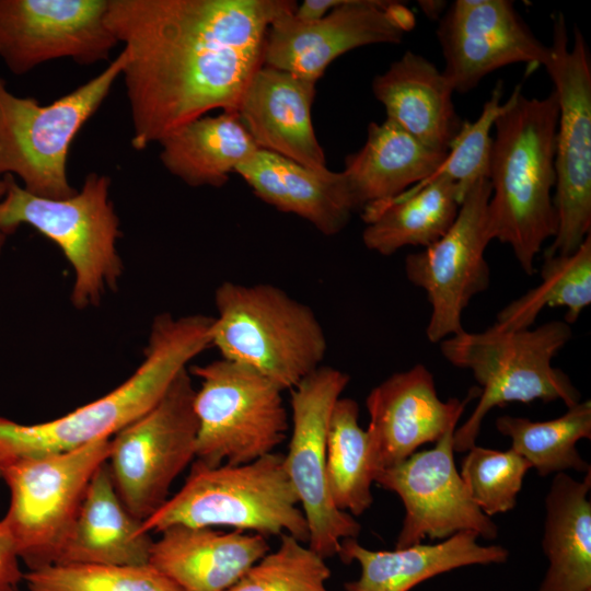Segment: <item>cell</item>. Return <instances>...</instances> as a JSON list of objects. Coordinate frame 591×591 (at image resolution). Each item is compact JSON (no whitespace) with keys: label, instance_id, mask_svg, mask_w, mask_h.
Segmentation results:
<instances>
[{"label":"cell","instance_id":"9a60e30c","mask_svg":"<svg viewBox=\"0 0 591 591\" xmlns=\"http://www.w3.org/2000/svg\"><path fill=\"white\" fill-rule=\"evenodd\" d=\"M293 12L270 24L263 65L314 82L343 54L372 44H398L416 24L407 5L386 0H338L312 21L297 19Z\"/></svg>","mask_w":591,"mask_h":591},{"label":"cell","instance_id":"d4e9b609","mask_svg":"<svg viewBox=\"0 0 591 591\" xmlns=\"http://www.w3.org/2000/svg\"><path fill=\"white\" fill-rule=\"evenodd\" d=\"M119 498L108 463L94 473L56 565H148L153 544Z\"/></svg>","mask_w":591,"mask_h":591},{"label":"cell","instance_id":"4fadbf2b","mask_svg":"<svg viewBox=\"0 0 591 591\" xmlns=\"http://www.w3.org/2000/svg\"><path fill=\"white\" fill-rule=\"evenodd\" d=\"M350 376L321 366L291 391V436L285 466L309 526V547L328 558L338 555L341 542L356 538L360 524L339 510L329 494L326 442L331 414Z\"/></svg>","mask_w":591,"mask_h":591},{"label":"cell","instance_id":"83f0119b","mask_svg":"<svg viewBox=\"0 0 591 591\" xmlns=\"http://www.w3.org/2000/svg\"><path fill=\"white\" fill-rule=\"evenodd\" d=\"M464 198L456 184L436 179L414 186L386 201L364 207L366 247L389 256L405 246L424 248L439 240L454 222Z\"/></svg>","mask_w":591,"mask_h":591},{"label":"cell","instance_id":"8d00e7d4","mask_svg":"<svg viewBox=\"0 0 591 591\" xmlns=\"http://www.w3.org/2000/svg\"><path fill=\"white\" fill-rule=\"evenodd\" d=\"M19 560L12 542L0 525V591H20L24 573Z\"/></svg>","mask_w":591,"mask_h":591},{"label":"cell","instance_id":"7402d4cb","mask_svg":"<svg viewBox=\"0 0 591 591\" xmlns=\"http://www.w3.org/2000/svg\"><path fill=\"white\" fill-rule=\"evenodd\" d=\"M237 173L264 202L335 235L357 211L341 172L312 170L279 154L258 150Z\"/></svg>","mask_w":591,"mask_h":591},{"label":"cell","instance_id":"ab89813d","mask_svg":"<svg viewBox=\"0 0 591 591\" xmlns=\"http://www.w3.org/2000/svg\"><path fill=\"white\" fill-rule=\"evenodd\" d=\"M0 477H1V474H0Z\"/></svg>","mask_w":591,"mask_h":591},{"label":"cell","instance_id":"ac0fdd59","mask_svg":"<svg viewBox=\"0 0 591 591\" xmlns=\"http://www.w3.org/2000/svg\"><path fill=\"white\" fill-rule=\"evenodd\" d=\"M442 73L454 93H467L489 73L513 63L542 66L547 45L510 0H456L439 19Z\"/></svg>","mask_w":591,"mask_h":591},{"label":"cell","instance_id":"6da1fadb","mask_svg":"<svg viewBox=\"0 0 591 591\" xmlns=\"http://www.w3.org/2000/svg\"><path fill=\"white\" fill-rule=\"evenodd\" d=\"M293 0H108L106 24L124 45L121 76L143 150L211 109L237 112L264 63L268 28Z\"/></svg>","mask_w":591,"mask_h":591},{"label":"cell","instance_id":"484cf974","mask_svg":"<svg viewBox=\"0 0 591 591\" xmlns=\"http://www.w3.org/2000/svg\"><path fill=\"white\" fill-rule=\"evenodd\" d=\"M445 155L385 119L369 124L364 144L347 155L341 173L359 211L395 198L427 179Z\"/></svg>","mask_w":591,"mask_h":591},{"label":"cell","instance_id":"cb8c5ba5","mask_svg":"<svg viewBox=\"0 0 591 591\" xmlns=\"http://www.w3.org/2000/svg\"><path fill=\"white\" fill-rule=\"evenodd\" d=\"M478 534L459 532L437 544L417 543L394 551H372L356 538L341 542L338 556L344 563L357 561L358 580L346 583V591H409L439 573L468 565L505 563L509 552L499 545H480Z\"/></svg>","mask_w":591,"mask_h":591},{"label":"cell","instance_id":"74e56055","mask_svg":"<svg viewBox=\"0 0 591 591\" xmlns=\"http://www.w3.org/2000/svg\"><path fill=\"white\" fill-rule=\"evenodd\" d=\"M418 5L421 8L422 12L432 20L440 19L448 7L445 1L437 0L418 1Z\"/></svg>","mask_w":591,"mask_h":591},{"label":"cell","instance_id":"8992f818","mask_svg":"<svg viewBox=\"0 0 591 591\" xmlns=\"http://www.w3.org/2000/svg\"><path fill=\"white\" fill-rule=\"evenodd\" d=\"M176 524L230 526L265 537L289 534L302 543L310 537L285 455L275 452L239 465L208 466L196 460L182 488L140 530L150 534Z\"/></svg>","mask_w":591,"mask_h":591},{"label":"cell","instance_id":"ba28073f","mask_svg":"<svg viewBox=\"0 0 591 591\" xmlns=\"http://www.w3.org/2000/svg\"><path fill=\"white\" fill-rule=\"evenodd\" d=\"M125 61L121 50L93 79L47 105L12 94L0 78V176L18 175L35 196L74 195L67 175L70 146L109 94Z\"/></svg>","mask_w":591,"mask_h":591},{"label":"cell","instance_id":"f546056e","mask_svg":"<svg viewBox=\"0 0 591 591\" xmlns=\"http://www.w3.org/2000/svg\"><path fill=\"white\" fill-rule=\"evenodd\" d=\"M541 282L497 314L500 331L530 328L545 308H566L565 322H577L591 303V233L569 255L544 256Z\"/></svg>","mask_w":591,"mask_h":591},{"label":"cell","instance_id":"7a4b0ae2","mask_svg":"<svg viewBox=\"0 0 591 591\" xmlns=\"http://www.w3.org/2000/svg\"><path fill=\"white\" fill-rule=\"evenodd\" d=\"M558 104L554 91L526 97L514 86L497 117L488 181V223L493 240L510 245L523 271L532 275L544 242L557 232L552 190L556 184Z\"/></svg>","mask_w":591,"mask_h":591},{"label":"cell","instance_id":"d6a6232c","mask_svg":"<svg viewBox=\"0 0 591 591\" xmlns=\"http://www.w3.org/2000/svg\"><path fill=\"white\" fill-rule=\"evenodd\" d=\"M28 591H183L150 564L53 565L24 573Z\"/></svg>","mask_w":591,"mask_h":591},{"label":"cell","instance_id":"5b68a950","mask_svg":"<svg viewBox=\"0 0 591 591\" xmlns=\"http://www.w3.org/2000/svg\"><path fill=\"white\" fill-rule=\"evenodd\" d=\"M215 304L211 346L222 359L257 372L282 392L322 366L327 340L317 316L279 287L224 281Z\"/></svg>","mask_w":591,"mask_h":591},{"label":"cell","instance_id":"e0dca14e","mask_svg":"<svg viewBox=\"0 0 591 591\" xmlns=\"http://www.w3.org/2000/svg\"><path fill=\"white\" fill-rule=\"evenodd\" d=\"M107 7L108 0H0V57L19 76L59 58L106 60L118 44Z\"/></svg>","mask_w":591,"mask_h":591},{"label":"cell","instance_id":"7c38bea8","mask_svg":"<svg viewBox=\"0 0 591 591\" xmlns=\"http://www.w3.org/2000/svg\"><path fill=\"white\" fill-rule=\"evenodd\" d=\"M195 391L184 369L150 410L111 438L115 489L141 522L166 502L171 485L195 457Z\"/></svg>","mask_w":591,"mask_h":591},{"label":"cell","instance_id":"603a6c76","mask_svg":"<svg viewBox=\"0 0 591 591\" xmlns=\"http://www.w3.org/2000/svg\"><path fill=\"white\" fill-rule=\"evenodd\" d=\"M372 91L386 119L428 148L448 152L462 120L453 103L454 90L434 63L407 50L374 77Z\"/></svg>","mask_w":591,"mask_h":591},{"label":"cell","instance_id":"30bf717a","mask_svg":"<svg viewBox=\"0 0 591 591\" xmlns=\"http://www.w3.org/2000/svg\"><path fill=\"white\" fill-rule=\"evenodd\" d=\"M109 451L106 438L69 452L19 460L0 471L10 490L0 525L28 570L57 564L89 484Z\"/></svg>","mask_w":591,"mask_h":591},{"label":"cell","instance_id":"e575fe53","mask_svg":"<svg viewBox=\"0 0 591 591\" xmlns=\"http://www.w3.org/2000/svg\"><path fill=\"white\" fill-rule=\"evenodd\" d=\"M531 464L512 451L474 445L462 461L461 478L472 501L488 517L505 513L517 497Z\"/></svg>","mask_w":591,"mask_h":591},{"label":"cell","instance_id":"f1b7e54d","mask_svg":"<svg viewBox=\"0 0 591 591\" xmlns=\"http://www.w3.org/2000/svg\"><path fill=\"white\" fill-rule=\"evenodd\" d=\"M159 143L164 167L193 187L223 186L259 150L236 112L192 120Z\"/></svg>","mask_w":591,"mask_h":591},{"label":"cell","instance_id":"5bb4252c","mask_svg":"<svg viewBox=\"0 0 591 591\" xmlns=\"http://www.w3.org/2000/svg\"><path fill=\"white\" fill-rule=\"evenodd\" d=\"M490 194L488 178L476 182L465 194L449 230L405 258L407 279L425 290L431 305L426 335L433 344L462 333L463 311L473 297L489 288L485 251L493 241L488 223Z\"/></svg>","mask_w":591,"mask_h":591},{"label":"cell","instance_id":"836d02e7","mask_svg":"<svg viewBox=\"0 0 591 591\" xmlns=\"http://www.w3.org/2000/svg\"><path fill=\"white\" fill-rule=\"evenodd\" d=\"M325 558L289 534L227 591H328Z\"/></svg>","mask_w":591,"mask_h":591},{"label":"cell","instance_id":"277c9868","mask_svg":"<svg viewBox=\"0 0 591 591\" xmlns=\"http://www.w3.org/2000/svg\"><path fill=\"white\" fill-rule=\"evenodd\" d=\"M571 336L568 323L554 320L534 329H464L440 341L442 356L454 367L470 370L480 391L472 415L453 433L454 452L476 445L482 422L496 406L541 399L561 401L569 408L579 403L581 394L570 378L552 364Z\"/></svg>","mask_w":591,"mask_h":591},{"label":"cell","instance_id":"2e32d148","mask_svg":"<svg viewBox=\"0 0 591 591\" xmlns=\"http://www.w3.org/2000/svg\"><path fill=\"white\" fill-rule=\"evenodd\" d=\"M457 425V424H456ZM452 425L432 449L415 452L404 461L380 471L374 483L395 493L405 507L395 548L472 531L486 540L498 528L470 498L454 464Z\"/></svg>","mask_w":591,"mask_h":591},{"label":"cell","instance_id":"ffe728a7","mask_svg":"<svg viewBox=\"0 0 591 591\" xmlns=\"http://www.w3.org/2000/svg\"><path fill=\"white\" fill-rule=\"evenodd\" d=\"M315 83L263 65L250 80L236 113L260 150L324 171L325 154L311 117Z\"/></svg>","mask_w":591,"mask_h":591},{"label":"cell","instance_id":"8fae6325","mask_svg":"<svg viewBox=\"0 0 591 591\" xmlns=\"http://www.w3.org/2000/svg\"><path fill=\"white\" fill-rule=\"evenodd\" d=\"M197 461L208 466L239 465L274 452L289 429L282 391L257 372L219 359L192 366Z\"/></svg>","mask_w":591,"mask_h":591},{"label":"cell","instance_id":"4316f807","mask_svg":"<svg viewBox=\"0 0 591 591\" xmlns=\"http://www.w3.org/2000/svg\"><path fill=\"white\" fill-rule=\"evenodd\" d=\"M591 471L582 480L557 473L545 499L543 551L548 569L538 591H591Z\"/></svg>","mask_w":591,"mask_h":591},{"label":"cell","instance_id":"3957f363","mask_svg":"<svg viewBox=\"0 0 591 591\" xmlns=\"http://www.w3.org/2000/svg\"><path fill=\"white\" fill-rule=\"evenodd\" d=\"M213 317L163 313L153 321L137 371L105 396L36 425L0 417V471L23 459L69 452L113 437L150 410L181 371L211 346Z\"/></svg>","mask_w":591,"mask_h":591},{"label":"cell","instance_id":"d590c367","mask_svg":"<svg viewBox=\"0 0 591 591\" xmlns=\"http://www.w3.org/2000/svg\"><path fill=\"white\" fill-rule=\"evenodd\" d=\"M502 94L503 85L501 81H498L490 96L484 103L479 116L474 121H462L443 162L436 172L415 186L443 178L456 184L465 196L476 182L488 178L493 143L491 130L497 117L506 107Z\"/></svg>","mask_w":591,"mask_h":591},{"label":"cell","instance_id":"f35d334b","mask_svg":"<svg viewBox=\"0 0 591 591\" xmlns=\"http://www.w3.org/2000/svg\"><path fill=\"white\" fill-rule=\"evenodd\" d=\"M5 192H7V181H5V177H3L0 179V199L4 196ZM3 241H4V234L0 231V251L3 244Z\"/></svg>","mask_w":591,"mask_h":591},{"label":"cell","instance_id":"4dcf8cb0","mask_svg":"<svg viewBox=\"0 0 591 591\" xmlns=\"http://www.w3.org/2000/svg\"><path fill=\"white\" fill-rule=\"evenodd\" d=\"M326 476L335 506L352 517L372 505L374 474L367 431L359 424L358 403L339 397L332 410L326 442Z\"/></svg>","mask_w":591,"mask_h":591},{"label":"cell","instance_id":"9c48e42d","mask_svg":"<svg viewBox=\"0 0 591 591\" xmlns=\"http://www.w3.org/2000/svg\"><path fill=\"white\" fill-rule=\"evenodd\" d=\"M542 66L558 104L553 197L558 224L544 256L569 255L591 230V60L577 26L570 44L563 13L553 20L552 44Z\"/></svg>","mask_w":591,"mask_h":591},{"label":"cell","instance_id":"d6986e66","mask_svg":"<svg viewBox=\"0 0 591 591\" xmlns=\"http://www.w3.org/2000/svg\"><path fill=\"white\" fill-rule=\"evenodd\" d=\"M479 393V387L474 386L462 401H441L432 373L421 363L393 373L374 386L366 399L370 417L366 431L374 476L404 461L420 445L439 441Z\"/></svg>","mask_w":591,"mask_h":591},{"label":"cell","instance_id":"1f68e13d","mask_svg":"<svg viewBox=\"0 0 591 591\" xmlns=\"http://www.w3.org/2000/svg\"><path fill=\"white\" fill-rule=\"evenodd\" d=\"M496 428L511 439V450L524 457L541 476L567 470L591 471L576 448L579 440L591 439L590 399L580 401L564 415L546 421L500 416Z\"/></svg>","mask_w":591,"mask_h":591},{"label":"cell","instance_id":"44dd1931","mask_svg":"<svg viewBox=\"0 0 591 591\" xmlns=\"http://www.w3.org/2000/svg\"><path fill=\"white\" fill-rule=\"evenodd\" d=\"M160 533L149 564L183 591H227L269 552L266 537L256 533L182 524Z\"/></svg>","mask_w":591,"mask_h":591},{"label":"cell","instance_id":"52a82bcc","mask_svg":"<svg viewBox=\"0 0 591 591\" xmlns=\"http://www.w3.org/2000/svg\"><path fill=\"white\" fill-rule=\"evenodd\" d=\"M4 177L0 231L12 233L20 224H28L55 242L74 270L73 305L83 309L97 303L121 273L116 250L119 219L109 199V177L90 173L80 190L60 199L35 196L11 174Z\"/></svg>","mask_w":591,"mask_h":591}]
</instances>
